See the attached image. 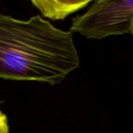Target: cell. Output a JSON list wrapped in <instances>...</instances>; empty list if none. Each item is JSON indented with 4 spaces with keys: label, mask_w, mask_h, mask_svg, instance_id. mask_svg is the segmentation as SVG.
<instances>
[{
    "label": "cell",
    "mask_w": 133,
    "mask_h": 133,
    "mask_svg": "<svg viewBox=\"0 0 133 133\" xmlns=\"http://www.w3.org/2000/svg\"><path fill=\"white\" fill-rule=\"evenodd\" d=\"M79 65L71 31L38 15L24 20L0 14V79L54 86Z\"/></svg>",
    "instance_id": "1"
},
{
    "label": "cell",
    "mask_w": 133,
    "mask_h": 133,
    "mask_svg": "<svg viewBox=\"0 0 133 133\" xmlns=\"http://www.w3.org/2000/svg\"><path fill=\"white\" fill-rule=\"evenodd\" d=\"M132 29L133 0H100L72 19L70 31L90 39H102L132 34Z\"/></svg>",
    "instance_id": "2"
},
{
    "label": "cell",
    "mask_w": 133,
    "mask_h": 133,
    "mask_svg": "<svg viewBox=\"0 0 133 133\" xmlns=\"http://www.w3.org/2000/svg\"><path fill=\"white\" fill-rule=\"evenodd\" d=\"M32 4L43 16L51 20H62L68 16L86 7L90 1L32 0Z\"/></svg>",
    "instance_id": "3"
},
{
    "label": "cell",
    "mask_w": 133,
    "mask_h": 133,
    "mask_svg": "<svg viewBox=\"0 0 133 133\" xmlns=\"http://www.w3.org/2000/svg\"><path fill=\"white\" fill-rule=\"evenodd\" d=\"M0 133H10L8 118L6 115L0 110Z\"/></svg>",
    "instance_id": "4"
},
{
    "label": "cell",
    "mask_w": 133,
    "mask_h": 133,
    "mask_svg": "<svg viewBox=\"0 0 133 133\" xmlns=\"http://www.w3.org/2000/svg\"><path fill=\"white\" fill-rule=\"evenodd\" d=\"M132 34H133V29H132Z\"/></svg>",
    "instance_id": "5"
}]
</instances>
